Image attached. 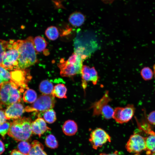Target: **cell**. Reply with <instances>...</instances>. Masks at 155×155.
<instances>
[{"label": "cell", "instance_id": "1", "mask_svg": "<svg viewBox=\"0 0 155 155\" xmlns=\"http://www.w3.org/2000/svg\"><path fill=\"white\" fill-rule=\"evenodd\" d=\"M33 39L30 36L24 40H11L13 47L18 50L19 54L16 69H26L37 62Z\"/></svg>", "mask_w": 155, "mask_h": 155}, {"label": "cell", "instance_id": "2", "mask_svg": "<svg viewBox=\"0 0 155 155\" xmlns=\"http://www.w3.org/2000/svg\"><path fill=\"white\" fill-rule=\"evenodd\" d=\"M30 118L20 117L13 120L7 134L17 141H27L31 137L32 132L31 128Z\"/></svg>", "mask_w": 155, "mask_h": 155}, {"label": "cell", "instance_id": "3", "mask_svg": "<svg viewBox=\"0 0 155 155\" xmlns=\"http://www.w3.org/2000/svg\"><path fill=\"white\" fill-rule=\"evenodd\" d=\"M24 90L10 81L4 82L0 87V108L19 102Z\"/></svg>", "mask_w": 155, "mask_h": 155}, {"label": "cell", "instance_id": "4", "mask_svg": "<svg viewBox=\"0 0 155 155\" xmlns=\"http://www.w3.org/2000/svg\"><path fill=\"white\" fill-rule=\"evenodd\" d=\"M82 58L80 55L74 52L67 60L61 59L58 64L61 75L63 77H68L80 74L84 60Z\"/></svg>", "mask_w": 155, "mask_h": 155}, {"label": "cell", "instance_id": "5", "mask_svg": "<svg viewBox=\"0 0 155 155\" xmlns=\"http://www.w3.org/2000/svg\"><path fill=\"white\" fill-rule=\"evenodd\" d=\"M55 103V97L52 94H42L40 96L32 105L26 106L25 108V111L28 112H44L52 109Z\"/></svg>", "mask_w": 155, "mask_h": 155}, {"label": "cell", "instance_id": "6", "mask_svg": "<svg viewBox=\"0 0 155 155\" xmlns=\"http://www.w3.org/2000/svg\"><path fill=\"white\" fill-rule=\"evenodd\" d=\"M19 56L18 50L12 46L11 40L8 41L4 53L1 66L8 70L16 69Z\"/></svg>", "mask_w": 155, "mask_h": 155}, {"label": "cell", "instance_id": "7", "mask_svg": "<svg viewBox=\"0 0 155 155\" xmlns=\"http://www.w3.org/2000/svg\"><path fill=\"white\" fill-rule=\"evenodd\" d=\"M135 108L133 104H129L125 107H117L114 109L113 118L120 124L129 122L134 115Z\"/></svg>", "mask_w": 155, "mask_h": 155}, {"label": "cell", "instance_id": "8", "mask_svg": "<svg viewBox=\"0 0 155 155\" xmlns=\"http://www.w3.org/2000/svg\"><path fill=\"white\" fill-rule=\"evenodd\" d=\"M125 148L128 152L131 153H138L146 150L145 137L138 134H133L130 136Z\"/></svg>", "mask_w": 155, "mask_h": 155}, {"label": "cell", "instance_id": "9", "mask_svg": "<svg viewBox=\"0 0 155 155\" xmlns=\"http://www.w3.org/2000/svg\"><path fill=\"white\" fill-rule=\"evenodd\" d=\"M92 148L96 150L102 147L107 142H111V137L104 130L101 128H97L93 131L90 135L89 139Z\"/></svg>", "mask_w": 155, "mask_h": 155}, {"label": "cell", "instance_id": "10", "mask_svg": "<svg viewBox=\"0 0 155 155\" xmlns=\"http://www.w3.org/2000/svg\"><path fill=\"white\" fill-rule=\"evenodd\" d=\"M10 73V81L22 88H27V82L31 78L28 70L16 69L12 70Z\"/></svg>", "mask_w": 155, "mask_h": 155}, {"label": "cell", "instance_id": "11", "mask_svg": "<svg viewBox=\"0 0 155 155\" xmlns=\"http://www.w3.org/2000/svg\"><path fill=\"white\" fill-rule=\"evenodd\" d=\"M80 74L82 77V86L84 90L86 88L88 82H92L94 85L97 84L99 77L94 67L90 68L87 65H84Z\"/></svg>", "mask_w": 155, "mask_h": 155}, {"label": "cell", "instance_id": "12", "mask_svg": "<svg viewBox=\"0 0 155 155\" xmlns=\"http://www.w3.org/2000/svg\"><path fill=\"white\" fill-rule=\"evenodd\" d=\"M25 108L19 102L12 104L7 106L5 111V114L7 119H18L25 111Z\"/></svg>", "mask_w": 155, "mask_h": 155}, {"label": "cell", "instance_id": "13", "mask_svg": "<svg viewBox=\"0 0 155 155\" xmlns=\"http://www.w3.org/2000/svg\"><path fill=\"white\" fill-rule=\"evenodd\" d=\"M31 128L32 133L37 135L39 137L46 132L51 130L47 126L45 120L40 117L32 122Z\"/></svg>", "mask_w": 155, "mask_h": 155}, {"label": "cell", "instance_id": "14", "mask_svg": "<svg viewBox=\"0 0 155 155\" xmlns=\"http://www.w3.org/2000/svg\"><path fill=\"white\" fill-rule=\"evenodd\" d=\"M111 99L110 97L108 91H106L102 97L99 100L94 103L91 106L93 109V116L100 115L102 110L106 105L108 104Z\"/></svg>", "mask_w": 155, "mask_h": 155}, {"label": "cell", "instance_id": "15", "mask_svg": "<svg viewBox=\"0 0 155 155\" xmlns=\"http://www.w3.org/2000/svg\"><path fill=\"white\" fill-rule=\"evenodd\" d=\"M85 19V16L81 12L76 11L72 13L69 16L68 21L73 26L79 27L84 23Z\"/></svg>", "mask_w": 155, "mask_h": 155}, {"label": "cell", "instance_id": "16", "mask_svg": "<svg viewBox=\"0 0 155 155\" xmlns=\"http://www.w3.org/2000/svg\"><path fill=\"white\" fill-rule=\"evenodd\" d=\"M78 125L74 121L68 120L64 123L62 126V130L66 135L72 136L75 135L77 132Z\"/></svg>", "mask_w": 155, "mask_h": 155}, {"label": "cell", "instance_id": "17", "mask_svg": "<svg viewBox=\"0 0 155 155\" xmlns=\"http://www.w3.org/2000/svg\"><path fill=\"white\" fill-rule=\"evenodd\" d=\"M149 129L147 131L149 135L145 137L146 147V150H147V154L148 155L155 152V132Z\"/></svg>", "mask_w": 155, "mask_h": 155}, {"label": "cell", "instance_id": "18", "mask_svg": "<svg viewBox=\"0 0 155 155\" xmlns=\"http://www.w3.org/2000/svg\"><path fill=\"white\" fill-rule=\"evenodd\" d=\"M31 144V148L28 155H47L44 150L43 145L39 142L34 140Z\"/></svg>", "mask_w": 155, "mask_h": 155}, {"label": "cell", "instance_id": "19", "mask_svg": "<svg viewBox=\"0 0 155 155\" xmlns=\"http://www.w3.org/2000/svg\"><path fill=\"white\" fill-rule=\"evenodd\" d=\"M67 92V89L64 85L58 84L54 87L52 94L59 98H66Z\"/></svg>", "mask_w": 155, "mask_h": 155}, {"label": "cell", "instance_id": "20", "mask_svg": "<svg viewBox=\"0 0 155 155\" xmlns=\"http://www.w3.org/2000/svg\"><path fill=\"white\" fill-rule=\"evenodd\" d=\"M54 87L52 83L49 80H46L42 81L39 86L40 92L42 94H52Z\"/></svg>", "mask_w": 155, "mask_h": 155}, {"label": "cell", "instance_id": "21", "mask_svg": "<svg viewBox=\"0 0 155 155\" xmlns=\"http://www.w3.org/2000/svg\"><path fill=\"white\" fill-rule=\"evenodd\" d=\"M33 43L36 51L40 52L46 48L47 43L45 39L43 37L38 36L33 39Z\"/></svg>", "mask_w": 155, "mask_h": 155}, {"label": "cell", "instance_id": "22", "mask_svg": "<svg viewBox=\"0 0 155 155\" xmlns=\"http://www.w3.org/2000/svg\"><path fill=\"white\" fill-rule=\"evenodd\" d=\"M37 95L36 92L32 89H27L24 92L23 99L25 102L34 103L37 99Z\"/></svg>", "mask_w": 155, "mask_h": 155}, {"label": "cell", "instance_id": "23", "mask_svg": "<svg viewBox=\"0 0 155 155\" xmlns=\"http://www.w3.org/2000/svg\"><path fill=\"white\" fill-rule=\"evenodd\" d=\"M45 34L48 38L51 40H56L59 36V32L58 29L54 26L48 27L46 30Z\"/></svg>", "mask_w": 155, "mask_h": 155}, {"label": "cell", "instance_id": "24", "mask_svg": "<svg viewBox=\"0 0 155 155\" xmlns=\"http://www.w3.org/2000/svg\"><path fill=\"white\" fill-rule=\"evenodd\" d=\"M32 147L30 144L27 141H21L18 145V150L21 153L28 155Z\"/></svg>", "mask_w": 155, "mask_h": 155}, {"label": "cell", "instance_id": "25", "mask_svg": "<svg viewBox=\"0 0 155 155\" xmlns=\"http://www.w3.org/2000/svg\"><path fill=\"white\" fill-rule=\"evenodd\" d=\"M45 143L46 146L51 149H55L58 146V143L55 136L52 134L47 136L45 138Z\"/></svg>", "mask_w": 155, "mask_h": 155}, {"label": "cell", "instance_id": "26", "mask_svg": "<svg viewBox=\"0 0 155 155\" xmlns=\"http://www.w3.org/2000/svg\"><path fill=\"white\" fill-rule=\"evenodd\" d=\"M43 117L44 120L49 123H52L56 120V113L52 108L44 112Z\"/></svg>", "mask_w": 155, "mask_h": 155}, {"label": "cell", "instance_id": "27", "mask_svg": "<svg viewBox=\"0 0 155 155\" xmlns=\"http://www.w3.org/2000/svg\"><path fill=\"white\" fill-rule=\"evenodd\" d=\"M10 72L4 68L0 66V87L5 82L10 81Z\"/></svg>", "mask_w": 155, "mask_h": 155}, {"label": "cell", "instance_id": "28", "mask_svg": "<svg viewBox=\"0 0 155 155\" xmlns=\"http://www.w3.org/2000/svg\"><path fill=\"white\" fill-rule=\"evenodd\" d=\"M114 111L113 108L108 104L102 110L100 115L106 119H110L113 118Z\"/></svg>", "mask_w": 155, "mask_h": 155}, {"label": "cell", "instance_id": "29", "mask_svg": "<svg viewBox=\"0 0 155 155\" xmlns=\"http://www.w3.org/2000/svg\"><path fill=\"white\" fill-rule=\"evenodd\" d=\"M154 73L152 70L148 67H145L141 71V75L143 78L145 80L151 79L153 76Z\"/></svg>", "mask_w": 155, "mask_h": 155}, {"label": "cell", "instance_id": "30", "mask_svg": "<svg viewBox=\"0 0 155 155\" xmlns=\"http://www.w3.org/2000/svg\"><path fill=\"white\" fill-rule=\"evenodd\" d=\"M11 125V122H5L0 125V135L3 139L9 131Z\"/></svg>", "mask_w": 155, "mask_h": 155}, {"label": "cell", "instance_id": "31", "mask_svg": "<svg viewBox=\"0 0 155 155\" xmlns=\"http://www.w3.org/2000/svg\"><path fill=\"white\" fill-rule=\"evenodd\" d=\"M8 41L0 40V53H4L6 50Z\"/></svg>", "mask_w": 155, "mask_h": 155}, {"label": "cell", "instance_id": "32", "mask_svg": "<svg viewBox=\"0 0 155 155\" xmlns=\"http://www.w3.org/2000/svg\"><path fill=\"white\" fill-rule=\"evenodd\" d=\"M147 119L151 124L155 125V111L151 112L148 115Z\"/></svg>", "mask_w": 155, "mask_h": 155}, {"label": "cell", "instance_id": "33", "mask_svg": "<svg viewBox=\"0 0 155 155\" xmlns=\"http://www.w3.org/2000/svg\"><path fill=\"white\" fill-rule=\"evenodd\" d=\"M6 119L5 112L0 109V125L5 122Z\"/></svg>", "mask_w": 155, "mask_h": 155}, {"label": "cell", "instance_id": "34", "mask_svg": "<svg viewBox=\"0 0 155 155\" xmlns=\"http://www.w3.org/2000/svg\"><path fill=\"white\" fill-rule=\"evenodd\" d=\"M11 155H26L20 152L18 150L14 149L11 153Z\"/></svg>", "mask_w": 155, "mask_h": 155}, {"label": "cell", "instance_id": "35", "mask_svg": "<svg viewBox=\"0 0 155 155\" xmlns=\"http://www.w3.org/2000/svg\"><path fill=\"white\" fill-rule=\"evenodd\" d=\"M5 150L4 144L0 140V155L3 153Z\"/></svg>", "mask_w": 155, "mask_h": 155}, {"label": "cell", "instance_id": "36", "mask_svg": "<svg viewBox=\"0 0 155 155\" xmlns=\"http://www.w3.org/2000/svg\"><path fill=\"white\" fill-rule=\"evenodd\" d=\"M99 155H120L117 151H115L112 153L107 154L105 153H101Z\"/></svg>", "mask_w": 155, "mask_h": 155}, {"label": "cell", "instance_id": "37", "mask_svg": "<svg viewBox=\"0 0 155 155\" xmlns=\"http://www.w3.org/2000/svg\"><path fill=\"white\" fill-rule=\"evenodd\" d=\"M105 4H110L112 3L114 1L116 0H101Z\"/></svg>", "mask_w": 155, "mask_h": 155}, {"label": "cell", "instance_id": "38", "mask_svg": "<svg viewBox=\"0 0 155 155\" xmlns=\"http://www.w3.org/2000/svg\"><path fill=\"white\" fill-rule=\"evenodd\" d=\"M153 67L154 70V74L155 77V64L153 65Z\"/></svg>", "mask_w": 155, "mask_h": 155}, {"label": "cell", "instance_id": "39", "mask_svg": "<svg viewBox=\"0 0 155 155\" xmlns=\"http://www.w3.org/2000/svg\"><path fill=\"white\" fill-rule=\"evenodd\" d=\"M149 155H155V152L152 153Z\"/></svg>", "mask_w": 155, "mask_h": 155}]
</instances>
